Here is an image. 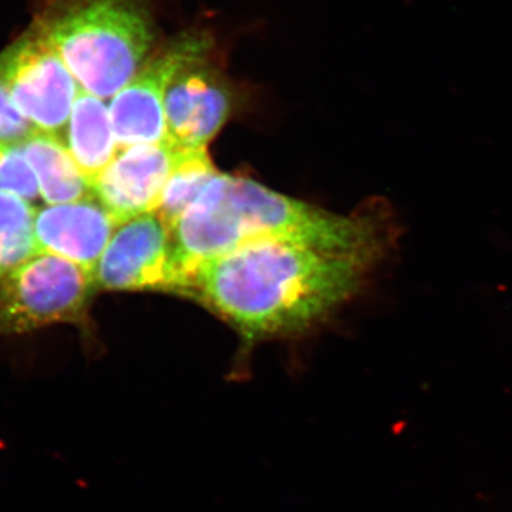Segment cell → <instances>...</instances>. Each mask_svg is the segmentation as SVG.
<instances>
[{
  "mask_svg": "<svg viewBox=\"0 0 512 512\" xmlns=\"http://www.w3.org/2000/svg\"><path fill=\"white\" fill-rule=\"evenodd\" d=\"M119 224L94 195L66 204L36 208L39 254L55 255L93 275Z\"/></svg>",
  "mask_w": 512,
  "mask_h": 512,
  "instance_id": "obj_10",
  "label": "cell"
},
{
  "mask_svg": "<svg viewBox=\"0 0 512 512\" xmlns=\"http://www.w3.org/2000/svg\"><path fill=\"white\" fill-rule=\"evenodd\" d=\"M218 174L207 148L181 150L154 214L171 231Z\"/></svg>",
  "mask_w": 512,
  "mask_h": 512,
  "instance_id": "obj_13",
  "label": "cell"
},
{
  "mask_svg": "<svg viewBox=\"0 0 512 512\" xmlns=\"http://www.w3.org/2000/svg\"><path fill=\"white\" fill-rule=\"evenodd\" d=\"M379 256L255 239L202 262L177 289L238 330L248 345L318 325L362 291Z\"/></svg>",
  "mask_w": 512,
  "mask_h": 512,
  "instance_id": "obj_1",
  "label": "cell"
},
{
  "mask_svg": "<svg viewBox=\"0 0 512 512\" xmlns=\"http://www.w3.org/2000/svg\"><path fill=\"white\" fill-rule=\"evenodd\" d=\"M33 25L86 92L111 100L147 62L156 23L143 0H46Z\"/></svg>",
  "mask_w": 512,
  "mask_h": 512,
  "instance_id": "obj_3",
  "label": "cell"
},
{
  "mask_svg": "<svg viewBox=\"0 0 512 512\" xmlns=\"http://www.w3.org/2000/svg\"><path fill=\"white\" fill-rule=\"evenodd\" d=\"M0 84L36 130L62 137L80 84L37 26L0 52Z\"/></svg>",
  "mask_w": 512,
  "mask_h": 512,
  "instance_id": "obj_5",
  "label": "cell"
},
{
  "mask_svg": "<svg viewBox=\"0 0 512 512\" xmlns=\"http://www.w3.org/2000/svg\"><path fill=\"white\" fill-rule=\"evenodd\" d=\"M20 147L35 170L40 198L47 205L66 204L93 195L92 185L74 163L62 137L36 130Z\"/></svg>",
  "mask_w": 512,
  "mask_h": 512,
  "instance_id": "obj_12",
  "label": "cell"
},
{
  "mask_svg": "<svg viewBox=\"0 0 512 512\" xmlns=\"http://www.w3.org/2000/svg\"><path fill=\"white\" fill-rule=\"evenodd\" d=\"M0 192L32 205L40 198L35 170L20 146H0Z\"/></svg>",
  "mask_w": 512,
  "mask_h": 512,
  "instance_id": "obj_15",
  "label": "cell"
},
{
  "mask_svg": "<svg viewBox=\"0 0 512 512\" xmlns=\"http://www.w3.org/2000/svg\"><path fill=\"white\" fill-rule=\"evenodd\" d=\"M177 154L178 148L167 140L120 148L106 170L93 181L94 197L119 225L156 211Z\"/></svg>",
  "mask_w": 512,
  "mask_h": 512,
  "instance_id": "obj_9",
  "label": "cell"
},
{
  "mask_svg": "<svg viewBox=\"0 0 512 512\" xmlns=\"http://www.w3.org/2000/svg\"><path fill=\"white\" fill-rule=\"evenodd\" d=\"M93 275L55 255L37 254L0 276V338L80 323Z\"/></svg>",
  "mask_w": 512,
  "mask_h": 512,
  "instance_id": "obj_4",
  "label": "cell"
},
{
  "mask_svg": "<svg viewBox=\"0 0 512 512\" xmlns=\"http://www.w3.org/2000/svg\"><path fill=\"white\" fill-rule=\"evenodd\" d=\"M36 128L29 123L0 84V146H20Z\"/></svg>",
  "mask_w": 512,
  "mask_h": 512,
  "instance_id": "obj_16",
  "label": "cell"
},
{
  "mask_svg": "<svg viewBox=\"0 0 512 512\" xmlns=\"http://www.w3.org/2000/svg\"><path fill=\"white\" fill-rule=\"evenodd\" d=\"M170 235L175 293L202 262L255 239H285L320 251L384 259L397 227L384 204L355 215L333 214L249 178L218 173Z\"/></svg>",
  "mask_w": 512,
  "mask_h": 512,
  "instance_id": "obj_2",
  "label": "cell"
},
{
  "mask_svg": "<svg viewBox=\"0 0 512 512\" xmlns=\"http://www.w3.org/2000/svg\"><path fill=\"white\" fill-rule=\"evenodd\" d=\"M93 284L96 291H173L171 235L154 212L117 227Z\"/></svg>",
  "mask_w": 512,
  "mask_h": 512,
  "instance_id": "obj_7",
  "label": "cell"
},
{
  "mask_svg": "<svg viewBox=\"0 0 512 512\" xmlns=\"http://www.w3.org/2000/svg\"><path fill=\"white\" fill-rule=\"evenodd\" d=\"M210 37L183 33L148 57L136 76L110 100L109 110L120 148L165 141V93L185 64L208 55Z\"/></svg>",
  "mask_w": 512,
  "mask_h": 512,
  "instance_id": "obj_6",
  "label": "cell"
},
{
  "mask_svg": "<svg viewBox=\"0 0 512 512\" xmlns=\"http://www.w3.org/2000/svg\"><path fill=\"white\" fill-rule=\"evenodd\" d=\"M35 215L28 201L0 192V276L39 254Z\"/></svg>",
  "mask_w": 512,
  "mask_h": 512,
  "instance_id": "obj_14",
  "label": "cell"
},
{
  "mask_svg": "<svg viewBox=\"0 0 512 512\" xmlns=\"http://www.w3.org/2000/svg\"><path fill=\"white\" fill-rule=\"evenodd\" d=\"M234 109L227 77L208 55L185 64L165 93V140L181 150L207 148Z\"/></svg>",
  "mask_w": 512,
  "mask_h": 512,
  "instance_id": "obj_8",
  "label": "cell"
},
{
  "mask_svg": "<svg viewBox=\"0 0 512 512\" xmlns=\"http://www.w3.org/2000/svg\"><path fill=\"white\" fill-rule=\"evenodd\" d=\"M90 185L119 153L106 100L80 87L63 140Z\"/></svg>",
  "mask_w": 512,
  "mask_h": 512,
  "instance_id": "obj_11",
  "label": "cell"
}]
</instances>
